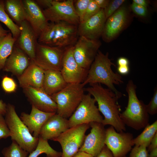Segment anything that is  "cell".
I'll list each match as a JSON object with an SVG mask.
<instances>
[{
	"instance_id": "cell-1",
	"label": "cell",
	"mask_w": 157,
	"mask_h": 157,
	"mask_svg": "<svg viewBox=\"0 0 157 157\" xmlns=\"http://www.w3.org/2000/svg\"><path fill=\"white\" fill-rule=\"evenodd\" d=\"M90 86L84 90L92 96L97 102L98 110L104 117L102 124L104 126H113L118 132L125 131V125L120 117L121 109L117 101L119 99L115 93L108 88H104L100 84Z\"/></svg>"
},
{
	"instance_id": "cell-2",
	"label": "cell",
	"mask_w": 157,
	"mask_h": 157,
	"mask_svg": "<svg viewBox=\"0 0 157 157\" xmlns=\"http://www.w3.org/2000/svg\"><path fill=\"white\" fill-rule=\"evenodd\" d=\"M115 65L108 58V53L106 54L98 50L91 64L85 80L81 83L83 87L86 84H103L113 92L119 99L122 96L121 92L115 88L114 85H119L124 82L121 75L114 72L111 66Z\"/></svg>"
},
{
	"instance_id": "cell-3",
	"label": "cell",
	"mask_w": 157,
	"mask_h": 157,
	"mask_svg": "<svg viewBox=\"0 0 157 157\" xmlns=\"http://www.w3.org/2000/svg\"><path fill=\"white\" fill-rule=\"evenodd\" d=\"M78 26L64 21L49 24L39 36V43L65 48L74 46L78 38Z\"/></svg>"
},
{
	"instance_id": "cell-4",
	"label": "cell",
	"mask_w": 157,
	"mask_h": 157,
	"mask_svg": "<svg viewBox=\"0 0 157 157\" xmlns=\"http://www.w3.org/2000/svg\"><path fill=\"white\" fill-rule=\"evenodd\" d=\"M136 88L132 80L128 81L126 87L128 103L125 110L120 113V117L125 125L139 130L149 124V116L146 105L137 97Z\"/></svg>"
},
{
	"instance_id": "cell-5",
	"label": "cell",
	"mask_w": 157,
	"mask_h": 157,
	"mask_svg": "<svg viewBox=\"0 0 157 157\" xmlns=\"http://www.w3.org/2000/svg\"><path fill=\"white\" fill-rule=\"evenodd\" d=\"M5 119L9 130L10 137L22 149L29 154L34 151L38 144L39 138L33 137L28 128L18 116L13 105H7Z\"/></svg>"
},
{
	"instance_id": "cell-6",
	"label": "cell",
	"mask_w": 157,
	"mask_h": 157,
	"mask_svg": "<svg viewBox=\"0 0 157 157\" xmlns=\"http://www.w3.org/2000/svg\"><path fill=\"white\" fill-rule=\"evenodd\" d=\"M81 83H67L61 90L50 96L56 104V113L69 118L82 101L84 88Z\"/></svg>"
},
{
	"instance_id": "cell-7",
	"label": "cell",
	"mask_w": 157,
	"mask_h": 157,
	"mask_svg": "<svg viewBox=\"0 0 157 157\" xmlns=\"http://www.w3.org/2000/svg\"><path fill=\"white\" fill-rule=\"evenodd\" d=\"M90 127L89 124H86L69 128L52 140L60 144L62 150L61 157H72L78 151Z\"/></svg>"
},
{
	"instance_id": "cell-8",
	"label": "cell",
	"mask_w": 157,
	"mask_h": 157,
	"mask_svg": "<svg viewBox=\"0 0 157 157\" xmlns=\"http://www.w3.org/2000/svg\"><path fill=\"white\" fill-rule=\"evenodd\" d=\"M89 93L84 94L75 111L68 119L69 128L92 122L102 123L103 118Z\"/></svg>"
},
{
	"instance_id": "cell-9",
	"label": "cell",
	"mask_w": 157,
	"mask_h": 157,
	"mask_svg": "<svg viewBox=\"0 0 157 157\" xmlns=\"http://www.w3.org/2000/svg\"><path fill=\"white\" fill-rule=\"evenodd\" d=\"M65 48L38 42L35 58L31 61L44 71L52 70L61 71Z\"/></svg>"
},
{
	"instance_id": "cell-10",
	"label": "cell",
	"mask_w": 157,
	"mask_h": 157,
	"mask_svg": "<svg viewBox=\"0 0 157 157\" xmlns=\"http://www.w3.org/2000/svg\"><path fill=\"white\" fill-rule=\"evenodd\" d=\"M74 1L53 0L51 5L42 10L49 22L64 21L78 26L80 21L75 9Z\"/></svg>"
},
{
	"instance_id": "cell-11",
	"label": "cell",
	"mask_w": 157,
	"mask_h": 157,
	"mask_svg": "<svg viewBox=\"0 0 157 157\" xmlns=\"http://www.w3.org/2000/svg\"><path fill=\"white\" fill-rule=\"evenodd\" d=\"M133 135L124 131L118 132L110 126L106 129L105 143L114 157H125L134 145Z\"/></svg>"
},
{
	"instance_id": "cell-12",
	"label": "cell",
	"mask_w": 157,
	"mask_h": 157,
	"mask_svg": "<svg viewBox=\"0 0 157 157\" xmlns=\"http://www.w3.org/2000/svg\"><path fill=\"white\" fill-rule=\"evenodd\" d=\"M101 45L98 40H92L79 36L74 45L73 54L77 64L89 70Z\"/></svg>"
},
{
	"instance_id": "cell-13",
	"label": "cell",
	"mask_w": 157,
	"mask_h": 157,
	"mask_svg": "<svg viewBox=\"0 0 157 157\" xmlns=\"http://www.w3.org/2000/svg\"><path fill=\"white\" fill-rule=\"evenodd\" d=\"M74 46L65 48L61 72L67 83H81L86 78L88 70L81 67L73 56Z\"/></svg>"
},
{
	"instance_id": "cell-14",
	"label": "cell",
	"mask_w": 157,
	"mask_h": 157,
	"mask_svg": "<svg viewBox=\"0 0 157 157\" xmlns=\"http://www.w3.org/2000/svg\"><path fill=\"white\" fill-rule=\"evenodd\" d=\"M89 125L90 132L85 136L78 151L85 152L95 157L105 145L106 129L101 123L92 122Z\"/></svg>"
},
{
	"instance_id": "cell-15",
	"label": "cell",
	"mask_w": 157,
	"mask_h": 157,
	"mask_svg": "<svg viewBox=\"0 0 157 157\" xmlns=\"http://www.w3.org/2000/svg\"><path fill=\"white\" fill-rule=\"evenodd\" d=\"M106 19L103 9L78 26V34L92 40H98L101 36Z\"/></svg>"
},
{
	"instance_id": "cell-16",
	"label": "cell",
	"mask_w": 157,
	"mask_h": 157,
	"mask_svg": "<svg viewBox=\"0 0 157 157\" xmlns=\"http://www.w3.org/2000/svg\"><path fill=\"white\" fill-rule=\"evenodd\" d=\"M128 16L127 8L122 6L109 17L101 35L103 40L108 42L115 38L126 26Z\"/></svg>"
},
{
	"instance_id": "cell-17",
	"label": "cell",
	"mask_w": 157,
	"mask_h": 157,
	"mask_svg": "<svg viewBox=\"0 0 157 157\" xmlns=\"http://www.w3.org/2000/svg\"><path fill=\"white\" fill-rule=\"evenodd\" d=\"M23 89L32 105L44 112L56 113V104L42 89L27 87Z\"/></svg>"
},
{
	"instance_id": "cell-18",
	"label": "cell",
	"mask_w": 157,
	"mask_h": 157,
	"mask_svg": "<svg viewBox=\"0 0 157 157\" xmlns=\"http://www.w3.org/2000/svg\"><path fill=\"white\" fill-rule=\"evenodd\" d=\"M26 20L29 24L38 38L49 22L47 20L40 7L35 1L23 0Z\"/></svg>"
},
{
	"instance_id": "cell-19",
	"label": "cell",
	"mask_w": 157,
	"mask_h": 157,
	"mask_svg": "<svg viewBox=\"0 0 157 157\" xmlns=\"http://www.w3.org/2000/svg\"><path fill=\"white\" fill-rule=\"evenodd\" d=\"M19 26L21 31L16 42L17 43L16 45L27 54L31 60H33L35 58L38 37L26 20L22 22Z\"/></svg>"
},
{
	"instance_id": "cell-20",
	"label": "cell",
	"mask_w": 157,
	"mask_h": 157,
	"mask_svg": "<svg viewBox=\"0 0 157 157\" xmlns=\"http://www.w3.org/2000/svg\"><path fill=\"white\" fill-rule=\"evenodd\" d=\"M56 113L44 112L32 105L30 113L28 114L22 112L20 118L32 136L38 138L43 125L49 118Z\"/></svg>"
},
{
	"instance_id": "cell-21",
	"label": "cell",
	"mask_w": 157,
	"mask_h": 157,
	"mask_svg": "<svg viewBox=\"0 0 157 157\" xmlns=\"http://www.w3.org/2000/svg\"><path fill=\"white\" fill-rule=\"evenodd\" d=\"M31 60L27 54L15 44L11 54L7 59L3 70L10 72L17 78L30 64Z\"/></svg>"
},
{
	"instance_id": "cell-22",
	"label": "cell",
	"mask_w": 157,
	"mask_h": 157,
	"mask_svg": "<svg viewBox=\"0 0 157 157\" xmlns=\"http://www.w3.org/2000/svg\"><path fill=\"white\" fill-rule=\"evenodd\" d=\"M69 128L68 119L56 113L43 125L39 137L45 140H52Z\"/></svg>"
},
{
	"instance_id": "cell-23",
	"label": "cell",
	"mask_w": 157,
	"mask_h": 157,
	"mask_svg": "<svg viewBox=\"0 0 157 157\" xmlns=\"http://www.w3.org/2000/svg\"><path fill=\"white\" fill-rule=\"evenodd\" d=\"M44 76V70L31 60L28 67L17 78L22 88L31 87L42 89Z\"/></svg>"
},
{
	"instance_id": "cell-24",
	"label": "cell",
	"mask_w": 157,
	"mask_h": 157,
	"mask_svg": "<svg viewBox=\"0 0 157 157\" xmlns=\"http://www.w3.org/2000/svg\"><path fill=\"white\" fill-rule=\"evenodd\" d=\"M60 71H44L42 89L51 96L64 88L67 84Z\"/></svg>"
},
{
	"instance_id": "cell-25",
	"label": "cell",
	"mask_w": 157,
	"mask_h": 157,
	"mask_svg": "<svg viewBox=\"0 0 157 157\" xmlns=\"http://www.w3.org/2000/svg\"><path fill=\"white\" fill-rule=\"evenodd\" d=\"M5 11L10 19L19 26L26 20L25 11L23 1L21 0H4Z\"/></svg>"
},
{
	"instance_id": "cell-26",
	"label": "cell",
	"mask_w": 157,
	"mask_h": 157,
	"mask_svg": "<svg viewBox=\"0 0 157 157\" xmlns=\"http://www.w3.org/2000/svg\"><path fill=\"white\" fill-rule=\"evenodd\" d=\"M17 40L10 32L0 38V70L3 69L7 59L11 53Z\"/></svg>"
},
{
	"instance_id": "cell-27",
	"label": "cell",
	"mask_w": 157,
	"mask_h": 157,
	"mask_svg": "<svg viewBox=\"0 0 157 157\" xmlns=\"http://www.w3.org/2000/svg\"><path fill=\"white\" fill-rule=\"evenodd\" d=\"M157 132V120L151 124L146 126L143 131L136 138L133 139V142L135 146L144 145L147 147Z\"/></svg>"
},
{
	"instance_id": "cell-28",
	"label": "cell",
	"mask_w": 157,
	"mask_h": 157,
	"mask_svg": "<svg viewBox=\"0 0 157 157\" xmlns=\"http://www.w3.org/2000/svg\"><path fill=\"white\" fill-rule=\"evenodd\" d=\"M48 140L39 137L38 143L35 149L30 153L28 157H38L45 154L47 157H61L62 153L54 149L49 144Z\"/></svg>"
},
{
	"instance_id": "cell-29",
	"label": "cell",
	"mask_w": 157,
	"mask_h": 157,
	"mask_svg": "<svg viewBox=\"0 0 157 157\" xmlns=\"http://www.w3.org/2000/svg\"><path fill=\"white\" fill-rule=\"evenodd\" d=\"M0 21L6 26L13 37L17 39L20 34V27L12 21L6 13L4 0H0Z\"/></svg>"
},
{
	"instance_id": "cell-30",
	"label": "cell",
	"mask_w": 157,
	"mask_h": 157,
	"mask_svg": "<svg viewBox=\"0 0 157 157\" xmlns=\"http://www.w3.org/2000/svg\"><path fill=\"white\" fill-rule=\"evenodd\" d=\"M9 146L4 148L2 153L5 157H27L28 152L24 150L15 141Z\"/></svg>"
},
{
	"instance_id": "cell-31",
	"label": "cell",
	"mask_w": 157,
	"mask_h": 157,
	"mask_svg": "<svg viewBox=\"0 0 157 157\" xmlns=\"http://www.w3.org/2000/svg\"><path fill=\"white\" fill-rule=\"evenodd\" d=\"M90 0H77L74 2L76 12L79 17L80 23L82 22L86 9Z\"/></svg>"
},
{
	"instance_id": "cell-32",
	"label": "cell",
	"mask_w": 157,
	"mask_h": 157,
	"mask_svg": "<svg viewBox=\"0 0 157 157\" xmlns=\"http://www.w3.org/2000/svg\"><path fill=\"white\" fill-rule=\"evenodd\" d=\"M125 1L124 0L110 1L107 6L103 9L106 19L117 10Z\"/></svg>"
},
{
	"instance_id": "cell-33",
	"label": "cell",
	"mask_w": 157,
	"mask_h": 157,
	"mask_svg": "<svg viewBox=\"0 0 157 157\" xmlns=\"http://www.w3.org/2000/svg\"><path fill=\"white\" fill-rule=\"evenodd\" d=\"M1 85L3 90L8 93L15 92L17 88L16 83L14 79L7 76L3 77Z\"/></svg>"
},
{
	"instance_id": "cell-34",
	"label": "cell",
	"mask_w": 157,
	"mask_h": 157,
	"mask_svg": "<svg viewBox=\"0 0 157 157\" xmlns=\"http://www.w3.org/2000/svg\"><path fill=\"white\" fill-rule=\"evenodd\" d=\"M101 9L94 0H90L84 15L82 22L97 13Z\"/></svg>"
},
{
	"instance_id": "cell-35",
	"label": "cell",
	"mask_w": 157,
	"mask_h": 157,
	"mask_svg": "<svg viewBox=\"0 0 157 157\" xmlns=\"http://www.w3.org/2000/svg\"><path fill=\"white\" fill-rule=\"evenodd\" d=\"M147 147L144 145L135 146L131 150L130 157H148Z\"/></svg>"
},
{
	"instance_id": "cell-36",
	"label": "cell",
	"mask_w": 157,
	"mask_h": 157,
	"mask_svg": "<svg viewBox=\"0 0 157 157\" xmlns=\"http://www.w3.org/2000/svg\"><path fill=\"white\" fill-rule=\"evenodd\" d=\"M147 111L149 114L154 115L157 113V88L154 90L153 96L149 103L146 105Z\"/></svg>"
},
{
	"instance_id": "cell-37",
	"label": "cell",
	"mask_w": 157,
	"mask_h": 157,
	"mask_svg": "<svg viewBox=\"0 0 157 157\" xmlns=\"http://www.w3.org/2000/svg\"><path fill=\"white\" fill-rule=\"evenodd\" d=\"M10 137V132L3 115L0 114V139Z\"/></svg>"
},
{
	"instance_id": "cell-38",
	"label": "cell",
	"mask_w": 157,
	"mask_h": 157,
	"mask_svg": "<svg viewBox=\"0 0 157 157\" xmlns=\"http://www.w3.org/2000/svg\"><path fill=\"white\" fill-rule=\"evenodd\" d=\"M131 8L136 14L140 17H145L147 14V8L139 5L133 2L132 4Z\"/></svg>"
},
{
	"instance_id": "cell-39",
	"label": "cell",
	"mask_w": 157,
	"mask_h": 157,
	"mask_svg": "<svg viewBox=\"0 0 157 157\" xmlns=\"http://www.w3.org/2000/svg\"><path fill=\"white\" fill-rule=\"evenodd\" d=\"M95 157H114L108 147L105 145L100 153Z\"/></svg>"
},
{
	"instance_id": "cell-40",
	"label": "cell",
	"mask_w": 157,
	"mask_h": 157,
	"mask_svg": "<svg viewBox=\"0 0 157 157\" xmlns=\"http://www.w3.org/2000/svg\"><path fill=\"white\" fill-rule=\"evenodd\" d=\"M35 1L40 6L45 9L51 5L53 0H36Z\"/></svg>"
},
{
	"instance_id": "cell-41",
	"label": "cell",
	"mask_w": 157,
	"mask_h": 157,
	"mask_svg": "<svg viewBox=\"0 0 157 157\" xmlns=\"http://www.w3.org/2000/svg\"><path fill=\"white\" fill-rule=\"evenodd\" d=\"M117 71V72L121 75H126L129 73L130 68L129 66H118Z\"/></svg>"
},
{
	"instance_id": "cell-42",
	"label": "cell",
	"mask_w": 157,
	"mask_h": 157,
	"mask_svg": "<svg viewBox=\"0 0 157 157\" xmlns=\"http://www.w3.org/2000/svg\"><path fill=\"white\" fill-rule=\"evenodd\" d=\"M148 147L147 151L149 152L157 148V132L155 135Z\"/></svg>"
},
{
	"instance_id": "cell-43",
	"label": "cell",
	"mask_w": 157,
	"mask_h": 157,
	"mask_svg": "<svg viewBox=\"0 0 157 157\" xmlns=\"http://www.w3.org/2000/svg\"><path fill=\"white\" fill-rule=\"evenodd\" d=\"M94 1L101 9H104L107 6L110 0H94Z\"/></svg>"
},
{
	"instance_id": "cell-44",
	"label": "cell",
	"mask_w": 157,
	"mask_h": 157,
	"mask_svg": "<svg viewBox=\"0 0 157 157\" xmlns=\"http://www.w3.org/2000/svg\"><path fill=\"white\" fill-rule=\"evenodd\" d=\"M117 63L118 66H129V61L126 58L121 57L118 58Z\"/></svg>"
},
{
	"instance_id": "cell-45",
	"label": "cell",
	"mask_w": 157,
	"mask_h": 157,
	"mask_svg": "<svg viewBox=\"0 0 157 157\" xmlns=\"http://www.w3.org/2000/svg\"><path fill=\"white\" fill-rule=\"evenodd\" d=\"M72 157H93L92 155L85 152L78 151Z\"/></svg>"
},
{
	"instance_id": "cell-46",
	"label": "cell",
	"mask_w": 157,
	"mask_h": 157,
	"mask_svg": "<svg viewBox=\"0 0 157 157\" xmlns=\"http://www.w3.org/2000/svg\"><path fill=\"white\" fill-rule=\"evenodd\" d=\"M7 105L1 100H0V114L5 115Z\"/></svg>"
},
{
	"instance_id": "cell-47",
	"label": "cell",
	"mask_w": 157,
	"mask_h": 157,
	"mask_svg": "<svg viewBox=\"0 0 157 157\" xmlns=\"http://www.w3.org/2000/svg\"><path fill=\"white\" fill-rule=\"evenodd\" d=\"M133 2L139 5L147 8L148 3L145 0H133Z\"/></svg>"
},
{
	"instance_id": "cell-48",
	"label": "cell",
	"mask_w": 157,
	"mask_h": 157,
	"mask_svg": "<svg viewBox=\"0 0 157 157\" xmlns=\"http://www.w3.org/2000/svg\"><path fill=\"white\" fill-rule=\"evenodd\" d=\"M9 31V30L5 29L0 23V38L7 35Z\"/></svg>"
},
{
	"instance_id": "cell-49",
	"label": "cell",
	"mask_w": 157,
	"mask_h": 157,
	"mask_svg": "<svg viewBox=\"0 0 157 157\" xmlns=\"http://www.w3.org/2000/svg\"><path fill=\"white\" fill-rule=\"evenodd\" d=\"M149 154H148V157H157V148L151 151Z\"/></svg>"
},
{
	"instance_id": "cell-50",
	"label": "cell",
	"mask_w": 157,
	"mask_h": 157,
	"mask_svg": "<svg viewBox=\"0 0 157 157\" xmlns=\"http://www.w3.org/2000/svg\"><path fill=\"white\" fill-rule=\"evenodd\" d=\"M3 157H5L3 156Z\"/></svg>"
},
{
	"instance_id": "cell-51",
	"label": "cell",
	"mask_w": 157,
	"mask_h": 157,
	"mask_svg": "<svg viewBox=\"0 0 157 157\" xmlns=\"http://www.w3.org/2000/svg\"></svg>"
},
{
	"instance_id": "cell-52",
	"label": "cell",
	"mask_w": 157,
	"mask_h": 157,
	"mask_svg": "<svg viewBox=\"0 0 157 157\" xmlns=\"http://www.w3.org/2000/svg\"></svg>"
}]
</instances>
